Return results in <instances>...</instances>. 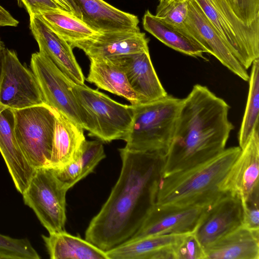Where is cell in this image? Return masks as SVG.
<instances>
[{
  "instance_id": "ac0fdd59",
  "label": "cell",
  "mask_w": 259,
  "mask_h": 259,
  "mask_svg": "<svg viewBox=\"0 0 259 259\" xmlns=\"http://www.w3.org/2000/svg\"><path fill=\"white\" fill-rule=\"evenodd\" d=\"M148 42L139 29L98 33L70 46L82 50L89 58H110L148 51Z\"/></svg>"
},
{
  "instance_id": "4316f807",
  "label": "cell",
  "mask_w": 259,
  "mask_h": 259,
  "mask_svg": "<svg viewBox=\"0 0 259 259\" xmlns=\"http://www.w3.org/2000/svg\"><path fill=\"white\" fill-rule=\"evenodd\" d=\"M36 15L70 45L98 33L74 15L62 10L41 12Z\"/></svg>"
},
{
  "instance_id": "5bb4252c",
  "label": "cell",
  "mask_w": 259,
  "mask_h": 259,
  "mask_svg": "<svg viewBox=\"0 0 259 259\" xmlns=\"http://www.w3.org/2000/svg\"><path fill=\"white\" fill-rule=\"evenodd\" d=\"M259 127L253 130L249 140L233 163L222 186L224 193L241 200L259 193Z\"/></svg>"
},
{
  "instance_id": "4dcf8cb0",
  "label": "cell",
  "mask_w": 259,
  "mask_h": 259,
  "mask_svg": "<svg viewBox=\"0 0 259 259\" xmlns=\"http://www.w3.org/2000/svg\"><path fill=\"white\" fill-rule=\"evenodd\" d=\"M173 259H204L202 247L194 232L184 236L172 248Z\"/></svg>"
},
{
  "instance_id": "d590c367",
  "label": "cell",
  "mask_w": 259,
  "mask_h": 259,
  "mask_svg": "<svg viewBox=\"0 0 259 259\" xmlns=\"http://www.w3.org/2000/svg\"><path fill=\"white\" fill-rule=\"evenodd\" d=\"M63 11L73 15L72 9L66 0H53Z\"/></svg>"
},
{
  "instance_id": "d4e9b609",
  "label": "cell",
  "mask_w": 259,
  "mask_h": 259,
  "mask_svg": "<svg viewBox=\"0 0 259 259\" xmlns=\"http://www.w3.org/2000/svg\"><path fill=\"white\" fill-rule=\"evenodd\" d=\"M144 29L168 47L187 55L204 58L206 51L179 28L147 10L143 18Z\"/></svg>"
},
{
  "instance_id": "5b68a950",
  "label": "cell",
  "mask_w": 259,
  "mask_h": 259,
  "mask_svg": "<svg viewBox=\"0 0 259 259\" xmlns=\"http://www.w3.org/2000/svg\"><path fill=\"white\" fill-rule=\"evenodd\" d=\"M72 90L92 126L89 135L102 142L123 140L133 120V106L118 103L106 94L83 85L74 84Z\"/></svg>"
},
{
  "instance_id": "484cf974",
  "label": "cell",
  "mask_w": 259,
  "mask_h": 259,
  "mask_svg": "<svg viewBox=\"0 0 259 259\" xmlns=\"http://www.w3.org/2000/svg\"><path fill=\"white\" fill-rule=\"evenodd\" d=\"M105 156L101 141L86 140L79 155L73 162L61 169L54 170L58 178L69 190L92 172Z\"/></svg>"
},
{
  "instance_id": "d6986e66",
  "label": "cell",
  "mask_w": 259,
  "mask_h": 259,
  "mask_svg": "<svg viewBox=\"0 0 259 259\" xmlns=\"http://www.w3.org/2000/svg\"><path fill=\"white\" fill-rule=\"evenodd\" d=\"M14 127V110L0 103V153L16 190L22 194L35 169L21 151Z\"/></svg>"
},
{
  "instance_id": "52a82bcc",
  "label": "cell",
  "mask_w": 259,
  "mask_h": 259,
  "mask_svg": "<svg viewBox=\"0 0 259 259\" xmlns=\"http://www.w3.org/2000/svg\"><path fill=\"white\" fill-rule=\"evenodd\" d=\"M68 190L53 168L44 166L35 169L22 194L24 203L32 209L49 233L65 230Z\"/></svg>"
},
{
  "instance_id": "ffe728a7",
  "label": "cell",
  "mask_w": 259,
  "mask_h": 259,
  "mask_svg": "<svg viewBox=\"0 0 259 259\" xmlns=\"http://www.w3.org/2000/svg\"><path fill=\"white\" fill-rule=\"evenodd\" d=\"M55 122L51 156L48 166L61 169L79 155L86 141L83 129L66 115L55 110Z\"/></svg>"
},
{
  "instance_id": "9a60e30c",
  "label": "cell",
  "mask_w": 259,
  "mask_h": 259,
  "mask_svg": "<svg viewBox=\"0 0 259 259\" xmlns=\"http://www.w3.org/2000/svg\"><path fill=\"white\" fill-rule=\"evenodd\" d=\"M73 15L98 33L139 30V20L103 0H66Z\"/></svg>"
},
{
  "instance_id": "74e56055",
  "label": "cell",
  "mask_w": 259,
  "mask_h": 259,
  "mask_svg": "<svg viewBox=\"0 0 259 259\" xmlns=\"http://www.w3.org/2000/svg\"><path fill=\"white\" fill-rule=\"evenodd\" d=\"M168 1H170V0H159V3H161Z\"/></svg>"
},
{
  "instance_id": "6da1fadb",
  "label": "cell",
  "mask_w": 259,
  "mask_h": 259,
  "mask_svg": "<svg viewBox=\"0 0 259 259\" xmlns=\"http://www.w3.org/2000/svg\"><path fill=\"white\" fill-rule=\"evenodd\" d=\"M119 177L85 239L106 251L128 240L156 204L165 155L155 152L119 149Z\"/></svg>"
},
{
  "instance_id": "8fae6325",
  "label": "cell",
  "mask_w": 259,
  "mask_h": 259,
  "mask_svg": "<svg viewBox=\"0 0 259 259\" xmlns=\"http://www.w3.org/2000/svg\"><path fill=\"white\" fill-rule=\"evenodd\" d=\"M180 29L224 66L244 81L249 79L247 70L237 60L228 42L206 17L195 0H188V13Z\"/></svg>"
},
{
  "instance_id": "83f0119b",
  "label": "cell",
  "mask_w": 259,
  "mask_h": 259,
  "mask_svg": "<svg viewBox=\"0 0 259 259\" xmlns=\"http://www.w3.org/2000/svg\"><path fill=\"white\" fill-rule=\"evenodd\" d=\"M248 81V98L238 138L241 149L246 145L253 130L258 125L259 58L255 59L251 65Z\"/></svg>"
},
{
  "instance_id": "7402d4cb",
  "label": "cell",
  "mask_w": 259,
  "mask_h": 259,
  "mask_svg": "<svg viewBox=\"0 0 259 259\" xmlns=\"http://www.w3.org/2000/svg\"><path fill=\"white\" fill-rule=\"evenodd\" d=\"M204 250L205 258L259 259V230L242 225Z\"/></svg>"
},
{
  "instance_id": "ba28073f",
  "label": "cell",
  "mask_w": 259,
  "mask_h": 259,
  "mask_svg": "<svg viewBox=\"0 0 259 259\" xmlns=\"http://www.w3.org/2000/svg\"><path fill=\"white\" fill-rule=\"evenodd\" d=\"M195 1L247 70L259 58V21L250 25L244 24L228 0Z\"/></svg>"
},
{
  "instance_id": "277c9868",
  "label": "cell",
  "mask_w": 259,
  "mask_h": 259,
  "mask_svg": "<svg viewBox=\"0 0 259 259\" xmlns=\"http://www.w3.org/2000/svg\"><path fill=\"white\" fill-rule=\"evenodd\" d=\"M183 99L167 95L145 104L132 105L130 129L122 140L133 151L166 155L172 141Z\"/></svg>"
},
{
  "instance_id": "8992f818",
  "label": "cell",
  "mask_w": 259,
  "mask_h": 259,
  "mask_svg": "<svg viewBox=\"0 0 259 259\" xmlns=\"http://www.w3.org/2000/svg\"><path fill=\"white\" fill-rule=\"evenodd\" d=\"M14 111L15 136L24 156L34 169L48 166L55 122L54 109L44 103Z\"/></svg>"
},
{
  "instance_id": "f546056e",
  "label": "cell",
  "mask_w": 259,
  "mask_h": 259,
  "mask_svg": "<svg viewBox=\"0 0 259 259\" xmlns=\"http://www.w3.org/2000/svg\"><path fill=\"white\" fill-rule=\"evenodd\" d=\"M188 13V0H170L159 3L155 15L180 29Z\"/></svg>"
},
{
  "instance_id": "603a6c76",
  "label": "cell",
  "mask_w": 259,
  "mask_h": 259,
  "mask_svg": "<svg viewBox=\"0 0 259 259\" xmlns=\"http://www.w3.org/2000/svg\"><path fill=\"white\" fill-rule=\"evenodd\" d=\"M89 72L86 80L98 88L122 97L132 105L139 104L137 94L130 86L123 70L108 58H89Z\"/></svg>"
},
{
  "instance_id": "2e32d148",
  "label": "cell",
  "mask_w": 259,
  "mask_h": 259,
  "mask_svg": "<svg viewBox=\"0 0 259 259\" xmlns=\"http://www.w3.org/2000/svg\"><path fill=\"white\" fill-rule=\"evenodd\" d=\"M108 59L123 70L138 96L139 104L153 102L168 95L153 66L149 51Z\"/></svg>"
},
{
  "instance_id": "30bf717a",
  "label": "cell",
  "mask_w": 259,
  "mask_h": 259,
  "mask_svg": "<svg viewBox=\"0 0 259 259\" xmlns=\"http://www.w3.org/2000/svg\"><path fill=\"white\" fill-rule=\"evenodd\" d=\"M0 103L13 110L45 103L35 75L5 47L0 53Z\"/></svg>"
},
{
  "instance_id": "1f68e13d",
  "label": "cell",
  "mask_w": 259,
  "mask_h": 259,
  "mask_svg": "<svg viewBox=\"0 0 259 259\" xmlns=\"http://www.w3.org/2000/svg\"><path fill=\"white\" fill-rule=\"evenodd\" d=\"M237 17L250 25L259 21V0H228Z\"/></svg>"
},
{
  "instance_id": "44dd1931",
  "label": "cell",
  "mask_w": 259,
  "mask_h": 259,
  "mask_svg": "<svg viewBox=\"0 0 259 259\" xmlns=\"http://www.w3.org/2000/svg\"><path fill=\"white\" fill-rule=\"evenodd\" d=\"M185 234L153 235L130 240L106 252L108 259H173L172 248Z\"/></svg>"
},
{
  "instance_id": "cb8c5ba5",
  "label": "cell",
  "mask_w": 259,
  "mask_h": 259,
  "mask_svg": "<svg viewBox=\"0 0 259 259\" xmlns=\"http://www.w3.org/2000/svg\"><path fill=\"white\" fill-rule=\"evenodd\" d=\"M41 237L52 259H108L105 251L65 230Z\"/></svg>"
},
{
  "instance_id": "836d02e7",
  "label": "cell",
  "mask_w": 259,
  "mask_h": 259,
  "mask_svg": "<svg viewBox=\"0 0 259 259\" xmlns=\"http://www.w3.org/2000/svg\"><path fill=\"white\" fill-rule=\"evenodd\" d=\"M17 2L19 6L24 8L29 15L41 12L63 11L53 0H17Z\"/></svg>"
},
{
  "instance_id": "8d00e7d4",
  "label": "cell",
  "mask_w": 259,
  "mask_h": 259,
  "mask_svg": "<svg viewBox=\"0 0 259 259\" xmlns=\"http://www.w3.org/2000/svg\"><path fill=\"white\" fill-rule=\"evenodd\" d=\"M5 47L3 42L0 39V53L2 49Z\"/></svg>"
},
{
  "instance_id": "4fadbf2b",
  "label": "cell",
  "mask_w": 259,
  "mask_h": 259,
  "mask_svg": "<svg viewBox=\"0 0 259 259\" xmlns=\"http://www.w3.org/2000/svg\"><path fill=\"white\" fill-rule=\"evenodd\" d=\"M206 207L155 204L128 240L153 235L193 232Z\"/></svg>"
},
{
  "instance_id": "e575fe53",
  "label": "cell",
  "mask_w": 259,
  "mask_h": 259,
  "mask_svg": "<svg viewBox=\"0 0 259 259\" xmlns=\"http://www.w3.org/2000/svg\"><path fill=\"white\" fill-rule=\"evenodd\" d=\"M18 24L19 22L0 5V26L16 27Z\"/></svg>"
},
{
  "instance_id": "f1b7e54d",
  "label": "cell",
  "mask_w": 259,
  "mask_h": 259,
  "mask_svg": "<svg viewBox=\"0 0 259 259\" xmlns=\"http://www.w3.org/2000/svg\"><path fill=\"white\" fill-rule=\"evenodd\" d=\"M27 238L17 239L0 234V259H39Z\"/></svg>"
},
{
  "instance_id": "3957f363",
  "label": "cell",
  "mask_w": 259,
  "mask_h": 259,
  "mask_svg": "<svg viewBox=\"0 0 259 259\" xmlns=\"http://www.w3.org/2000/svg\"><path fill=\"white\" fill-rule=\"evenodd\" d=\"M241 150L239 146L225 149L204 163L162 177L156 204L180 207L209 206L225 193L221 188L222 183Z\"/></svg>"
},
{
  "instance_id": "7a4b0ae2",
  "label": "cell",
  "mask_w": 259,
  "mask_h": 259,
  "mask_svg": "<svg viewBox=\"0 0 259 259\" xmlns=\"http://www.w3.org/2000/svg\"><path fill=\"white\" fill-rule=\"evenodd\" d=\"M230 107L204 85L195 84L183 99L162 177L194 167L221 153L234 126Z\"/></svg>"
},
{
  "instance_id": "7c38bea8",
  "label": "cell",
  "mask_w": 259,
  "mask_h": 259,
  "mask_svg": "<svg viewBox=\"0 0 259 259\" xmlns=\"http://www.w3.org/2000/svg\"><path fill=\"white\" fill-rule=\"evenodd\" d=\"M240 198L225 193L205 208L194 233L204 249L242 225Z\"/></svg>"
},
{
  "instance_id": "9c48e42d",
  "label": "cell",
  "mask_w": 259,
  "mask_h": 259,
  "mask_svg": "<svg viewBox=\"0 0 259 259\" xmlns=\"http://www.w3.org/2000/svg\"><path fill=\"white\" fill-rule=\"evenodd\" d=\"M30 67L40 85L45 103L90 132V119L72 90L75 83L41 52L32 54Z\"/></svg>"
},
{
  "instance_id": "d6a6232c",
  "label": "cell",
  "mask_w": 259,
  "mask_h": 259,
  "mask_svg": "<svg viewBox=\"0 0 259 259\" xmlns=\"http://www.w3.org/2000/svg\"><path fill=\"white\" fill-rule=\"evenodd\" d=\"M243 209L242 225L253 230H259V193L241 200Z\"/></svg>"
},
{
  "instance_id": "e0dca14e",
  "label": "cell",
  "mask_w": 259,
  "mask_h": 259,
  "mask_svg": "<svg viewBox=\"0 0 259 259\" xmlns=\"http://www.w3.org/2000/svg\"><path fill=\"white\" fill-rule=\"evenodd\" d=\"M30 16V29L39 51L76 84H84L85 78L68 42L53 31L36 14Z\"/></svg>"
}]
</instances>
